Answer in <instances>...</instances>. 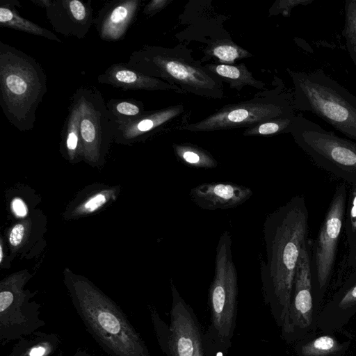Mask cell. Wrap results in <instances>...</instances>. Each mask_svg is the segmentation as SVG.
Here are the masks:
<instances>
[{
	"instance_id": "33",
	"label": "cell",
	"mask_w": 356,
	"mask_h": 356,
	"mask_svg": "<svg viewBox=\"0 0 356 356\" xmlns=\"http://www.w3.org/2000/svg\"><path fill=\"white\" fill-rule=\"evenodd\" d=\"M171 1L169 0H152L148 2L143 9V14L151 17L166 7Z\"/></svg>"
},
{
	"instance_id": "26",
	"label": "cell",
	"mask_w": 356,
	"mask_h": 356,
	"mask_svg": "<svg viewBox=\"0 0 356 356\" xmlns=\"http://www.w3.org/2000/svg\"><path fill=\"white\" fill-rule=\"evenodd\" d=\"M208 51L220 61L228 65L234 63L236 60L252 56L248 51L232 40L225 39L217 40L210 44Z\"/></svg>"
},
{
	"instance_id": "8",
	"label": "cell",
	"mask_w": 356,
	"mask_h": 356,
	"mask_svg": "<svg viewBox=\"0 0 356 356\" xmlns=\"http://www.w3.org/2000/svg\"><path fill=\"white\" fill-rule=\"evenodd\" d=\"M294 114L293 94L274 93L265 97L225 105L202 120L181 126L180 129L210 131L247 129L271 119Z\"/></svg>"
},
{
	"instance_id": "22",
	"label": "cell",
	"mask_w": 356,
	"mask_h": 356,
	"mask_svg": "<svg viewBox=\"0 0 356 356\" xmlns=\"http://www.w3.org/2000/svg\"><path fill=\"white\" fill-rule=\"evenodd\" d=\"M177 158L185 165L195 168L211 169L218 165L217 161L205 149L193 144H174Z\"/></svg>"
},
{
	"instance_id": "25",
	"label": "cell",
	"mask_w": 356,
	"mask_h": 356,
	"mask_svg": "<svg viewBox=\"0 0 356 356\" xmlns=\"http://www.w3.org/2000/svg\"><path fill=\"white\" fill-rule=\"evenodd\" d=\"M344 26L342 36L349 56L356 65V0H346L344 5Z\"/></svg>"
},
{
	"instance_id": "31",
	"label": "cell",
	"mask_w": 356,
	"mask_h": 356,
	"mask_svg": "<svg viewBox=\"0 0 356 356\" xmlns=\"http://www.w3.org/2000/svg\"><path fill=\"white\" fill-rule=\"evenodd\" d=\"M314 0H282L278 1L275 3L273 11L276 13H282L284 15H288L291 9L297 6H307L312 3Z\"/></svg>"
},
{
	"instance_id": "2",
	"label": "cell",
	"mask_w": 356,
	"mask_h": 356,
	"mask_svg": "<svg viewBox=\"0 0 356 356\" xmlns=\"http://www.w3.org/2000/svg\"><path fill=\"white\" fill-rule=\"evenodd\" d=\"M66 285L86 329L110 356H152L120 307L84 278L70 276Z\"/></svg>"
},
{
	"instance_id": "9",
	"label": "cell",
	"mask_w": 356,
	"mask_h": 356,
	"mask_svg": "<svg viewBox=\"0 0 356 356\" xmlns=\"http://www.w3.org/2000/svg\"><path fill=\"white\" fill-rule=\"evenodd\" d=\"M170 324L154 309H149L159 346L167 356H206L204 334L192 307L185 301L172 282Z\"/></svg>"
},
{
	"instance_id": "13",
	"label": "cell",
	"mask_w": 356,
	"mask_h": 356,
	"mask_svg": "<svg viewBox=\"0 0 356 356\" xmlns=\"http://www.w3.org/2000/svg\"><path fill=\"white\" fill-rule=\"evenodd\" d=\"M311 268L307 244L301 249L298 259L289 312L287 323L282 328L284 334H291L298 329H305L312 321Z\"/></svg>"
},
{
	"instance_id": "37",
	"label": "cell",
	"mask_w": 356,
	"mask_h": 356,
	"mask_svg": "<svg viewBox=\"0 0 356 356\" xmlns=\"http://www.w3.org/2000/svg\"><path fill=\"white\" fill-rule=\"evenodd\" d=\"M3 257V245L2 244L0 245V262H2Z\"/></svg>"
},
{
	"instance_id": "3",
	"label": "cell",
	"mask_w": 356,
	"mask_h": 356,
	"mask_svg": "<svg viewBox=\"0 0 356 356\" xmlns=\"http://www.w3.org/2000/svg\"><path fill=\"white\" fill-rule=\"evenodd\" d=\"M47 92V76L32 56L0 41V105L21 131L34 128L35 113Z\"/></svg>"
},
{
	"instance_id": "34",
	"label": "cell",
	"mask_w": 356,
	"mask_h": 356,
	"mask_svg": "<svg viewBox=\"0 0 356 356\" xmlns=\"http://www.w3.org/2000/svg\"><path fill=\"white\" fill-rule=\"evenodd\" d=\"M13 213L19 217L24 218L28 214V207L25 202L19 197H15L10 204Z\"/></svg>"
},
{
	"instance_id": "27",
	"label": "cell",
	"mask_w": 356,
	"mask_h": 356,
	"mask_svg": "<svg viewBox=\"0 0 356 356\" xmlns=\"http://www.w3.org/2000/svg\"><path fill=\"white\" fill-rule=\"evenodd\" d=\"M115 197V191L112 188L103 189L90 195L74 210V216H85L93 213Z\"/></svg>"
},
{
	"instance_id": "40",
	"label": "cell",
	"mask_w": 356,
	"mask_h": 356,
	"mask_svg": "<svg viewBox=\"0 0 356 356\" xmlns=\"http://www.w3.org/2000/svg\"><path fill=\"white\" fill-rule=\"evenodd\" d=\"M79 356H81V355H79Z\"/></svg>"
},
{
	"instance_id": "21",
	"label": "cell",
	"mask_w": 356,
	"mask_h": 356,
	"mask_svg": "<svg viewBox=\"0 0 356 356\" xmlns=\"http://www.w3.org/2000/svg\"><path fill=\"white\" fill-rule=\"evenodd\" d=\"M204 67L222 82L229 85V88L241 90L250 86L257 89H263L265 83L256 79L243 63L237 65L207 64Z\"/></svg>"
},
{
	"instance_id": "6",
	"label": "cell",
	"mask_w": 356,
	"mask_h": 356,
	"mask_svg": "<svg viewBox=\"0 0 356 356\" xmlns=\"http://www.w3.org/2000/svg\"><path fill=\"white\" fill-rule=\"evenodd\" d=\"M288 72L294 86L295 111L311 112L356 140V96L321 70Z\"/></svg>"
},
{
	"instance_id": "23",
	"label": "cell",
	"mask_w": 356,
	"mask_h": 356,
	"mask_svg": "<svg viewBox=\"0 0 356 356\" xmlns=\"http://www.w3.org/2000/svg\"><path fill=\"white\" fill-rule=\"evenodd\" d=\"M106 107L118 125L132 122L146 112L144 104L132 98L110 99Z\"/></svg>"
},
{
	"instance_id": "11",
	"label": "cell",
	"mask_w": 356,
	"mask_h": 356,
	"mask_svg": "<svg viewBox=\"0 0 356 356\" xmlns=\"http://www.w3.org/2000/svg\"><path fill=\"white\" fill-rule=\"evenodd\" d=\"M25 277L10 276L0 285V339L7 342L29 334L44 324L39 306L29 301L23 289Z\"/></svg>"
},
{
	"instance_id": "38",
	"label": "cell",
	"mask_w": 356,
	"mask_h": 356,
	"mask_svg": "<svg viewBox=\"0 0 356 356\" xmlns=\"http://www.w3.org/2000/svg\"><path fill=\"white\" fill-rule=\"evenodd\" d=\"M354 257H355V259L356 260V243H355V248H354Z\"/></svg>"
},
{
	"instance_id": "7",
	"label": "cell",
	"mask_w": 356,
	"mask_h": 356,
	"mask_svg": "<svg viewBox=\"0 0 356 356\" xmlns=\"http://www.w3.org/2000/svg\"><path fill=\"white\" fill-rule=\"evenodd\" d=\"M295 142L320 167L346 178L356 176V143L327 131L298 115L291 129Z\"/></svg>"
},
{
	"instance_id": "17",
	"label": "cell",
	"mask_w": 356,
	"mask_h": 356,
	"mask_svg": "<svg viewBox=\"0 0 356 356\" xmlns=\"http://www.w3.org/2000/svg\"><path fill=\"white\" fill-rule=\"evenodd\" d=\"M184 112L182 104L146 111L136 120L117 127L114 140L122 145L144 141L173 122Z\"/></svg>"
},
{
	"instance_id": "1",
	"label": "cell",
	"mask_w": 356,
	"mask_h": 356,
	"mask_svg": "<svg viewBox=\"0 0 356 356\" xmlns=\"http://www.w3.org/2000/svg\"><path fill=\"white\" fill-rule=\"evenodd\" d=\"M307 233L308 211L300 196L269 213L264 223L266 260L260 264L262 293L282 329L287 323L296 268Z\"/></svg>"
},
{
	"instance_id": "35",
	"label": "cell",
	"mask_w": 356,
	"mask_h": 356,
	"mask_svg": "<svg viewBox=\"0 0 356 356\" xmlns=\"http://www.w3.org/2000/svg\"><path fill=\"white\" fill-rule=\"evenodd\" d=\"M356 303V285L348 290L341 298L339 306L341 308H347Z\"/></svg>"
},
{
	"instance_id": "39",
	"label": "cell",
	"mask_w": 356,
	"mask_h": 356,
	"mask_svg": "<svg viewBox=\"0 0 356 356\" xmlns=\"http://www.w3.org/2000/svg\"><path fill=\"white\" fill-rule=\"evenodd\" d=\"M13 356H17V355H13Z\"/></svg>"
},
{
	"instance_id": "20",
	"label": "cell",
	"mask_w": 356,
	"mask_h": 356,
	"mask_svg": "<svg viewBox=\"0 0 356 356\" xmlns=\"http://www.w3.org/2000/svg\"><path fill=\"white\" fill-rule=\"evenodd\" d=\"M17 7H22L17 0L0 1V26L1 27L21 31L48 40L62 42L61 40L53 32L22 17L19 14Z\"/></svg>"
},
{
	"instance_id": "15",
	"label": "cell",
	"mask_w": 356,
	"mask_h": 356,
	"mask_svg": "<svg viewBox=\"0 0 356 356\" xmlns=\"http://www.w3.org/2000/svg\"><path fill=\"white\" fill-rule=\"evenodd\" d=\"M141 3V0H113L105 3L93 21L100 39L106 42L123 40Z\"/></svg>"
},
{
	"instance_id": "36",
	"label": "cell",
	"mask_w": 356,
	"mask_h": 356,
	"mask_svg": "<svg viewBox=\"0 0 356 356\" xmlns=\"http://www.w3.org/2000/svg\"><path fill=\"white\" fill-rule=\"evenodd\" d=\"M32 3H33L35 5L47 9L49 5L51 4L52 0H30Z\"/></svg>"
},
{
	"instance_id": "24",
	"label": "cell",
	"mask_w": 356,
	"mask_h": 356,
	"mask_svg": "<svg viewBox=\"0 0 356 356\" xmlns=\"http://www.w3.org/2000/svg\"><path fill=\"white\" fill-rule=\"evenodd\" d=\"M297 115L296 114L271 119L261 122L254 127L245 129L243 136H273L280 134L291 133Z\"/></svg>"
},
{
	"instance_id": "16",
	"label": "cell",
	"mask_w": 356,
	"mask_h": 356,
	"mask_svg": "<svg viewBox=\"0 0 356 356\" xmlns=\"http://www.w3.org/2000/svg\"><path fill=\"white\" fill-rule=\"evenodd\" d=\"M249 187L229 182H207L190 191L191 201L204 210L229 209L238 207L252 195Z\"/></svg>"
},
{
	"instance_id": "29",
	"label": "cell",
	"mask_w": 356,
	"mask_h": 356,
	"mask_svg": "<svg viewBox=\"0 0 356 356\" xmlns=\"http://www.w3.org/2000/svg\"><path fill=\"white\" fill-rule=\"evenodd\" d=\"M29 228V225L27 220L18 222L11 228L8 241L13 249H17L22 244L28 236Z\"/></svg>"
},
{
	"instance_id": "19",
	"label": "cell",
	"mask_w": 356,
	"mask_h": 356,
	"mask_svg": "<svg viewBox=\"0 0 356 356\" xmlns=\"http://www.w3.org/2000/svg\"><path fill=\"white\" fill-rule=\"evenodd\" d=\"M81 118L80 97L76 90L70 99L68 113L61 131L60 149L71 161L83 158L80 132Z\"/></svg>"
},
{
	"instance_id": "4",
	"label": "cell",
	"mask_w": 356,
	"mask_h": 356,
	"mask_svg": "<svg viewBox=\"0 0 356 356\" xmlns=\"http://www.w3.org/2000/svg\"><path fill=\"white\" fill-rule=\"evenodd\" d=\"M232 246V236L224 231L216 246L213 278L208 293L210 325L204 334L206 356L226 355L236 328L238 275Z\"/></svg>"
},
{
	"instance_id": "5",
	"label": "cell",
	"mask_w": 356,
	"mask_h": 356,
	"mask_svg": "<svg viewBox=\"0 0 356 356\" xmlns=\"http://www.w3.org/2000/svg\"><path fill=\"white\" fill-rule=\"evenodd\" d=\"M126 63L146 76L180 88L185 94L213 99L225 97L222 82L182 47L144 45L133 51Z\"/></svg>"
},
{
	"instance_id": "28",
	"label": "cell",
	"mask_w": 356,
	"mask_h": 356,
	"mask_svg": "<svg viewBox=\"0 0 356 356\" xmlns=\"http://www.w3.org/2000/svg\"><path fill=\"white\" fill-rule=\"evenodd\" d=\"M340 345L330 336H322L301 347L303 356H325L337 351Z\"/></svg>"
},
{
	"instance_id": "12",
	"label": "cell",
	"mask_w": 356,
	"mask_h": 356,
	"mask_svg": "<svg viewBox=\"0 0 356 356\" xmlns=\"http://www.w3.org/2000/svg\"><path fill=\"white\" fill-rule=\"evenodd\" d=\"M346 200V187L341 185L334 193L318 235L315 261L321 289L329 280L334 264L337 244L344 220Z\"/></svg>"
},
{
	"instance_id": "14",
	"label": "cell",
	"mask_w": 356,
	"mask_h": 356,
	"mask_svg": "<svg viewBox=\"0 0 356 356\" xmlns=\"http://www.w3.org/2000/svg\"><path fill=\"white\" fill-rule=\"evenodd\" d=\"M45 11L54 30L65 37L83 39L93 24L91 0H52Z\"/></svg>"
},
{
	"instance_id": "10",
	"label": "cell",
	"mask_w": 356,
	"mask_h": 356,
	"mask_svg": "<svg viewBox=\"0 0 356 356\" xmlns=\"http://www.w3.org/2000/svg\"><path fill=\"white\" fill-rule=\"evenodd\" d=\"M76 91L81 108L80 132L83 158L87 162L97 165L104 160L114 140L118 124L97 88L82 86Z\"/></svg>"
},
{
	"instance_id": "30",
	"label": "cell",
	"mask_w": 356,
	"mask_h": 356,
	"mask_svg": "<svg viewBox=\"0 0 356 356\" xmlns=\"http://www.w3.org/2000/svg\"><path fill=\"white\" fill-rule=\"evenodd\" d=\"M346 222V231L350 236L356 234V187L353 188L350 197L349 211Z\"/></svg>"
},
{
	"instance_id": "18",
	"label": "cell",
	"mask_w": 356,
	"mask_h": 356,
	"mask_svg": "<svg viewBox=\"0 0 356 356\" xmlns=\"http://www.w3.org/2000/svg\"><path fill=\"white\" fill-rule=\"evenodd\" d=\"M102 84L125 90H172L185 94L179 87L161 79L146 76L129 67L126 63H115L97 76Z\"/></svg>"
},
{
	"instance_id": "32",
	"label": "cell",
	"mask_w": 356,
	"mask_h": 356,
	"mask_svg": "<svg viewBox=\"0 0 356 356\" xmlns=\"http://www.w3.org/2000/svg\"><path fill=\"white\" fill-rule=\"evenodd\" d=\"M52 350V343L44 340L31 346L22 356H49Z\"/></svg>"
}]
</instances>
